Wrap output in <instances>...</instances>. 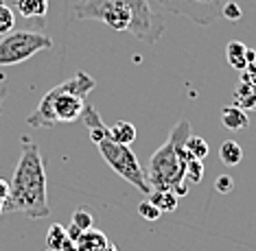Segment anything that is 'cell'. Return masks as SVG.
Masks as SVG:
<instances>
[{"mask_svg":"<svg viewBox=\"0 0 256 251\" xmlns=\"http://www.w3.org/2000/svg\"><path fill=\"white\" fill-rule=\"evenodd\" d=\"M74 20H96L112 31L130 33L144 44H156L164 33V17L149 0H77Z\"/></svg>","mask_w":256,"mask_h":251,"instance_id":"obj_1","label":"cell"},{"mask_svg":"<svg viewBox=\"0 0 256 251\" xmlns=\"http://www.w3.org/2000/svg\"><path fill=\"white\" fill-rule=\"evenodd\" d=\"M2 212H20L24 217L40 221L50 214L48 206V182L40 147L33 140L22 136V151L9 184V197Z\"/></svg>","mask_w":256,"mask_h":251,"instance_id":"obj_2","label":"cell"},{"mask_svg":"<svg viewBox=\"0 0 256 251\" xmlns=\"http://www.w3.org/2000/svg\"><path fill=\"white\" fill-rule=\"evenodd\" d=\"M96 81L86 72H74V77L64 83L50 87L38 103V107L28 114L26 125L33 129H50L60 122H74L81 118L86 109V98L94 90Z\"/></svg>","mask_w":256,"mask_h":251,"instance_id":"obj_3","label":"cell"},{"mask_svg":"<svg viewBox=\"0 0 256 251\" xmlns=\"http://www.w3.org/2000/svg\"><path fill=\"white\" fill-rule=\"evenodd\" d=\"M190 122L180 120L168 133L166 142L160 149H156V153L151 155L144 177L151 190H173L178 197L188 195V184L184 179V166L190 160V155L186 153L184 142L190 136Z\"/></svg>","mask_w":256,"mask_h":251,"instance_id":"obj_4","label":"cell"},{"mask_svg":"<svg viewBox=\"0 0 256 251\" xmlns=\"http://www.w3.org/2000/svg\"><path fill=\"white\" fill-rule=\"evenodd\" d=\"M50 48H53V37H48L46 33L31 31V28H16L0 39V68L18 66L38 52Z\"/></svg>","mask_w":256,"mask_h":251,"instance_id":"obj_5","label":"cell"},{"mask_svg":"<svg viewBox=\"0 0 256 251\" xmlns=\"http://www.w3.org/2000/svg\"><path fill=\"white\" fill-rule=\"evenodd\" d=\"M98 147V153L101 157L108 162V166L112 168V171L118 175V177H123L125 182H130L134 188H138L144 195H149L151 188L147 184V177H144V171L140 166V162H138L136 153L127 147V144H118L114 142V140H101V142L96 144Z\"/></svg>","mask_w":256,"mask_h":251,"instance_id":"obj_6","label":"cell"},{"mask_svg":"<svg viewBox=\"0 0 256 251\" xmlns=\"http://www.w3.org/2000/svg\"><path fill=\"white\" fill-rule=\"evenodd\" d=\"M158 2L168 13L182 15L193 24L208 26L224 17V7L230 0H158Z\"/></svg>","mask_w":256,"mask_h":251,"instance_id":"obj_7","label":"cell"},{"mask_svg":"<svg viewBox=\"0 0 256 251\" xmlns=\"http://www.w3.org/2000/svg\"><path fill=\"white\" fill-rule=\"evenodd\" d=\"M81 120H84V125H86V129H88L90 133V140L94 144H98L101 140H106L108 138V127H106V122H103V118L98 116V112L92 105L86 103V109H84V114H81Z\"/></svg>","mask_w":256,"mask_h":251,"instance_id":"obj_8","label":"cell"},{"mask_svg":"<svg viewBox=\"0 0 256 251\" xmlns=\"http://www.w3.org/2000/svg\"><path fill=\"white\" fill-rule=\"evenodd\" d=\"M16 9L26 20H40L42 22L48 13V0H14Z\"/></svg>","mask_w":256,"mask_h":251,"instance_id":"obj_9","label":"cell"},{"mask_svg":"<svg viewBox=\"0 0 256 251\" xmlns=\"http://www.w3.org/2000/svg\"><path fill=\"white\" fill-rule=\"evenodd\" d=\"M221 122H224V127L230 131H241V129H248L250 127L248 114L243 112L241 107H236V105H228V107L221 109Z\"/></svg>","mask_w":256,"mask_h":251,"instance_id":"obj_10","label":"cell"},{"mask_svg":"<svg viewBox=\"0 0 256 251\" xmlns=\"http://www.w3.org/2000/svg\"><path fill=\"white\" fill-rule=\"evenodd\" d=\"M136 136H138L136 127L127 120H118V122H114L112 127H108V138L118 144H127V147H130L134 140H136Z\"/></svg>","mask_w":256,"mask_h":251,"instance_id":"obj_11","label":"cell"},{"mask_svg":"<svg viewBox=\"0 0 256 251\" xmlns=\"http://www.w3.org/2000/svg\"><path fill=\"white\" fill-rule=\"evenodd\" d=\"M147 197H149V201L160 210V212H176L178 210L180 197L173 190H151Z\"/></svg>","mask_w":256,"mask_h":251,"instance_id":"obj_12","label":"cell"},{"mask_svg":"<svg viewBox=\"0 0 256 251\" xmlns=\"http://www.w3.org/2000/svg\"><path fill=\"white\" fill-rule=\"evenodd\" d=\"M70 238H68V232L64 225H50V230L46 232V245H48V249L53 251H66L70 247Z\"/></svg>","mask_w":256,"mask_h":251,"instance_id":"obj_13","label":"cell"},{"mask_svg":"<svg viewBox=\"0 0 256 251\" xmlns=\"http://www.w3.org/2000/svg\"><path fill=\"white\" fill-rule=\"evenodd\" d=\"M226 59L236 70L248 68V46L243 42H230L226 46Z\"/></svg>","mask_w":256,"mask_h":251,"instance_id":"obj_14","label":"cell"},{"mask_svg":"<svg viewBox=\"0 0 256 251\" xmlns=\"http://www.w3.org/2000/svg\"><path fill=\"white\" fill-rule=\"evenodd\" d=\"M219 157H221V162H224L226 166H238L241 164V160H243V149H241V144L234 142V140H226L224 144L219 147Z\"/></svg>","mask_w":256,"mask_h":251,"instance_id":"obj_15","label":"cell"},{"mask_svg":"<svg viewBox=\"0 0 256 251\" xmlns=\"http://www.w3.org/2000/svg\"><path fill=\"white\" fill-rule=\"evenodd\" d=\"M184 149H186V153H188L190 157H195V160H204V157L210 153V149H208V142H206V140H204L202 136H193V133L186 138Z\"/></svg>","mask_w":256,"mask_h":251,"instance_id":"obj_16","label":"cell"},{"mask_svg":"<svg viewBox=\"0 0 256 251\" xmlns=\"http://www.w3.org/2000/svg\"><path fill=\"white\" fill-rule=\"evenodd\" d=\"M16 28V11L4 0H0V35H7Z\"/></svg>","mask_w":256,"mask_h":251,"instance_id":"obj_17","label":"cell"},{"mask_svg":"<svg viewBox=\"0 0 256 251\" xmlns=\"http://www.w3.org/2000/svg\"><path fill=\"white\" fill-rule=\"evenodd\" d=\"M184 179L186 184H200L204 179V164L202 160H195V157H190L188 162H186L184 166Z\"/></svg>","mask_w":256,"mask_h":251,"instance_id":"obj_18","label":"cell"},{"mask_svg":"<svg viewBox=\"0 0 256 251\" xmlns=\"http://www.w3.org/2000/svg\"><path fill=\"white\" fill-rule=\"evenodd\" d=\"M92 223H94V219H92V214L86 212V210H77V212L72 214V225L79 227L81 232L92 230Z\"/></svg>","mask_w":256,"mask_h":251,"instance_id":"obj_19","label":"cell"},{"mask_svg":"<svg viewBox=\"0 0 256 251\" xmlns=\"http://www.w3.org/2000/svg\"><path fill=\"white\" fill-rule=\"evenodd\" d=\"M138 214H140V217L144 219V221H158L160 219V210L154 206V203H151L149 199H144L140 206H138Z\"/></svg>","mask_w":256,"mask_h":251,"instance_id":"obj_20","label":"cell"},{"mask_svg":"<svg viewBox=\"0 0 256 251\" xmlns=\"http://www.w3.org/2000/svg\"><path fill=\"white\" fill-rule=\"evenodd\" d=\"M232 188H234V179H232V175H219L217 182H214V190H217L219 195H230Z\"/></svg>","mask_w":256,"mask_h":251,"instance_id":"obj_21","label":"cell"},{"mask_svg":"<svg viewBox=\"0 0 256 251\" xmlns=\"http://www.w3.org/2000/svg\"><path fill=\"white\" fill-rule=\"evenodd\" d=\"M224 17H228V20H238L241 17V7H238L234 0H230L224 7Z\"/></svg>","mask_w":256,"mask_h":251,"instance_id":"obj_22","label":"cell"},{"mask_svg":"<svg viewBox=\"0 0 256 251\" xmlns=\"http://www.w3.org/2000/svg\"><path fill=\"white\" fill-rule=\"evenodd\" d=\"M7 197H9V182L0 179V201H2V206H4V201H7Z\"/></svg>","mask_w":256,"mask_h":251,"instance_id":"obj_23","label":"cell"},{"mask_svg":"<svg viewBox=\"0 0 256 251\" xmlns=\"http://www.w3.org/2000/svg\"><path fill=\"white\" fill-rule=\"evenodd\" d=\"M7 85H0V114H2V107H4V98H7Z\"/></svg>","mask_w":256,"mask_h":251,"instance_id":"obj_24","label":"cell"},{"mask_svg":"<svg viewBox=\"0 0 256 251\" xmlns=\"http://www.w3.org/2000/svg\"><path fill=\"white\" fill-rule=\"evenodd\" d=\"M0 214H2V201H0Z\"/></svg>","mask_w":256,"mask_h":251,"instance_id":"obj_25","label":"cell"},{"mask_svg":"<svg viewBox=\"0 0 256 251\" xmlns=\"http://www.w3.org/2000/svg\"><path fill=\"white\" fill-rule=\"evenodd\" d=\"M46 251H53V249H46Z\"/></svg>","mask_w":256,"mask_h":251,"instance_id":"obj_26","label":"cell"}]
</instances>
